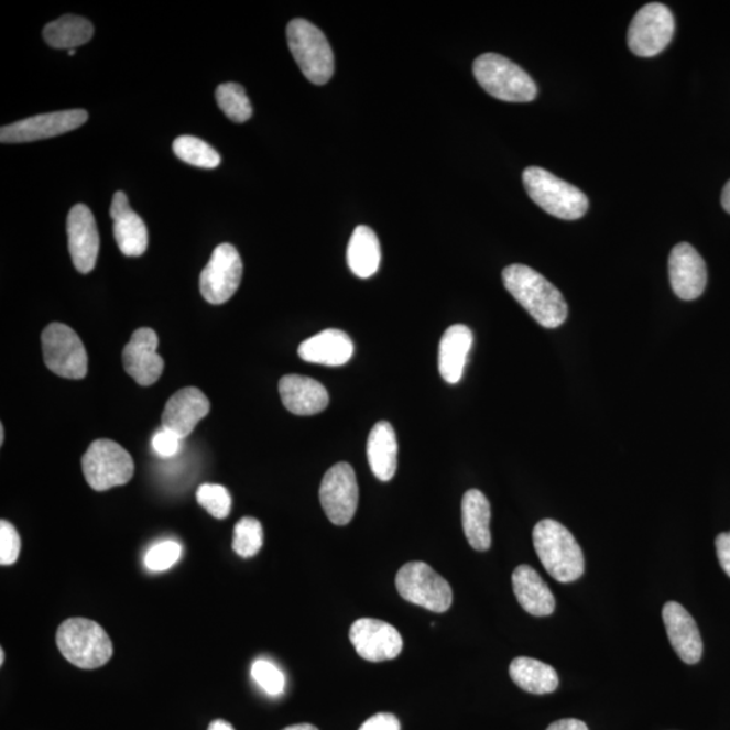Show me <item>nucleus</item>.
<instances>
[{
	"instance_id": "f257e3e1",
	"label": "nucleus",
	"mask_w": 730,
	"mask_h": 730,
	"mask_svg": "<svg viewBox=\"0 0 730 730\" xmlns=\"http://www.w3.org/2000/svg\"><path fill=\"white\" fill-rule=\"evenodd\" d=\"M504 287L543 328L556 329L568 317L567 302L560 291L537 271L512 264L502 272Z\"/></svg>"
},
{
	"instance_id": "f03ea898",
	"label": "nucleus",
	"mask_w": 730,
	"mask_h": 730,
	"mask_svg": "<svg viewBox=\"0 0 730 730\" xmlns=\"http://www.w3.org/2000/svg\"><path fill=\"white\" fill-rule=\"evenodd\" d=\"M533 545L544 568L560 584H571L584 575V551L560 522L540 521L533 530Z\"/></svg>"
},
{
	"instance_id": "7ed1b4c3",
	"label": "nucleus",
	"mask_w": 730,
	"mask_h": 730,
	"mask_svg": "<svg viewBox=\"0 0 730 730\" xmlns=\"http://www.w3.org/2000/svg\"><path fill=\"white\" fill-rule=\"evenodd\" d=\"M473 75L480 87L491 97L504 102H532L537 86L520 65L497 53H484L473 63Z\"/></svg>"
},
{
	"instance_id": "20e7f679",
	"label": "nucleus",
	"mask_w": 730,
	"mask_h": 730,
	"mask_svg": "<svg viewBox=\"0 0 730 730\" xmlns=\"http://www.w3.org/2000/svg\"><path fill=\"white\" fill-rule=\"evenodd\" d=\"M527 195L551 216L574 221L589 210V199L578 187L540 167H530L522 174Z\"/></svg>"
},
{
	"instance_id": "39448f33",
	"label": "nucleus",
	"mask_w": 730,
	"mask_h": 730,
	"mask_svg": "<svg viewBox=\"0 0 730 730\" xmlns=\"http://www.w3.org/2000/svg\"><path fill=\"white\" fill-rule=\"evenodd\" d=\"M56 640L63 656L83 669L105 666L115 651L105 629L87 619L64 621L58 627Z\"/></svg>"
},
{
	"instance_id": "423d86ee",
	"label": "nucleus",
	"mask_w": 730,
	"mask_h": 730,
	"mask_svg": "<svg viewBox=\"0 0 730 730\" xmlns=\"http://www.w3.org/2000/svg\"><path fill=\"white\" fill-rule=\"evenodd\" d=\"M287 43L296 64L313 85L324 86L335 74L334 51L312 22L295 18L287 26Z\"/></svg>"
},
{
	"instance_id": "0eeeda50",
	"label": "nucleus",
	"mask_w": 730,
	"mask_h": 730,
	"mask_svg": "<svg viewBox=\"0 0 730 730\" xmlns=\"http://www.w3.org/2000/svg\"><path fill=\"white\" fill-rule=\"evenodd\" d=\"M395 585L407 602L435 613H445L454 601L448 581L424 562L405 564L396 574Z\"/></svg>"
},
{
	"instance_id": "6e6552de",
	"label": "nucleus",
	"mask_w": 730,
	"mask_h": 730,
	"mask_svg": "<svg viewBox=\"0 0 730 730\" xmlns=\"http://www.w3.org/2000/svg\"><path fill=\"white\" fill-rule=\"evenodd\" d=\"M87 483L95 491L123 486L133 478L134 461L127 449L107 438L94 442L81 459Z\"/></svg>"
},
{
	"instance_id": "1a4fd4ad",
	"label": "nucleus",
	"mask_w": 730,
	"mask_h": 730,
	"mask_svg": "<svg viewBox=\"0 0 730 730\" xmlns=\"http://www.w3.org/2000/svg\"><path fill=\"white\" fill-rule=\"evenodd\" d=\"M45 366L65 379H83L87 375L88 358L80 337L64 324H51L43 331Z\"/></svg>"
},
{
	"instance_id": "9d476101",
	"label": "nucleus",
	"mask_w": 730,
	"mask_h": 730,
	"mask_svg": "<svg viewBox=\"0 0 730 730\" xmlns=\"http://www.w3.org/2000/svg\"><path fill=\"white\" fill-rule=\"evenodd\" d=\"M674 31V15L667 6L649 3L633 17L628 31V45L636 56H656L666 50Z\"/></svg>"
},
{
	"instance_id": "9b49d317",
	"label": "nucleus",
	"mask_w": 730,
	"mask_h": 730,
	"mask_svg": "<svg viewBox=\"0 0 730 730\" xmlns=\"http://www.w3.org/2000/svg\"><path fill=\"white\" fill-rule=\"evenodd\" d=\"M319 501L331 524L344 526L352 521L359 503V486L348 462H337L325 473L319 487Z\"/></svg>"
},
{
	"instance_id": "f8f14e48",
	"label": "nucleus",
	"mask_w": 730,
	"mask_h": 730,
	"mask_svg": "<svg viewBox=\"0 0 730 730\" xmlns=\"http://www.w3.org/2000/svg\"><path fill=\"white\" fill-rule=\"evenodd\" d=\"M242 261L230 243H221L211 254L199 279L200 294L211 305H222L239 290Z\"/></svg>"
},
{
	"instance_id": "ddd939ff",
	"label": "nucleus",
	"mask_w": 730,
	"mask_h": 730,
	"mask_svg": "<svg viewBox=\"0 0 730 730\" xmlns=\"http://www.w3.org/2000/svg\"><path fill=\"white\" fill-rule=\"evenodd\" d=\"M87 120L88 112L80 109L35 116L0 129V141L3 144H20V142L52 139L79 129Z\"/></svg>"
},
{
	"instance_id": "4468645a",
	"label": "nucleus",
	"mask_w": 730,
	"mask_h": 730,
	"mask_svg": "<svg viewBox=\"0 0 730 730\" xmlns=\"http://www.w3.org/2000/svg\"><path fill=\"white\" fill-rule=\"evenodd\" d=\"M349 639L358 655L368 662L393 661L403 649L401 633L388 622L373 619L353 622Z\"/></svg>"
},
{
	"instance_id": "2eb2a0df",
	"label": "nucleus",
	"mask_w": 730,
	"mask_h": 730,
	"mask_svg": "<svg viewBox=\"0 0 730 730\" xmlns=\"http://www.w3.org/2000/svg\"><path fill=\"white\" fill-rule=\"evenodd\" d=\"M68 249L75 269L90 274L99 254V231L94 214L86 205H76L67 218Z\"/></svg>"
},
{
	"instance_id": "dca6fc26",
	"label": "nucleus",
	"mask_w": 730,
	"mask_h": 730,
	"mask_svg": "<svg viewBox=\"0 0 730 730\" xmlns=\"http://www.w3.org/2000/svg\"><path fill=\"white\" fill-rule=\"evenodd\" d=\"M669 282L676 296L684 301H694L704 294L708 283V270L697 252L687 242H680L671 251L668 259Z\"/></svg>"
},
{
	"instance_id": "f3484780",
	"label": "nucleus",
	"mask_w": 730,
	"mask_h": 730,
	"mask_svg": "<svg viewBox=\"0 0 730 730\" xmlns=\"http://www.w3.org/2000/svg\"><path fill=\"white\" fill-rule=\"evenodd\" d=\"M159 337L150 328L134 331L124 347L122 361L124 371L140 385H152L162 377L164 360L157 353Z\"/></svg>"
},
{
	"instance_id": "a211bd4d",
	"label": "nucleus",
	"mask_w": 730,
	"mask_h": 730,
	"mask_svg": "<svg viewBox=\"0 0 730 730\" xmlns=\"http://www.w3.org/2000/svg\"><path fill=\"white\" fill-rule=\"evenodd\" d=\"M663 621L676 654L686 664H697L704 654V643L696 620L680 603L667 602L663 608Z\"/></svg>"
},
{
	"instance_id": "6ab92c4d",
	"label": "nucleus",
	"mask_w": 730,
	"mask_h": 730,
	"mask_svg": "<svg viewBox=\"0 0 730 730\" xmlns=\"http://www.w3.org/2000/svg\"><path fill=\"white\" fill-rule=\"evenodd\" d=\"M210 412V402L199 389L186 388L171 396L165 405L162 423L165 429L183 438L188 437L195 426Z\"/></svg>"
},
{
	"instance_id": "aec40b11",
	"label": "nucleus",
	"mask_w": 730,
	"mask_h": 730,
	"mask_svg": "<svg viewBox=\"0 0 730 730\" xmlns=\"http://www.w3.org/2000/svg\"><path fill=\"white\" fill-rule=\"evenodd\" d=\"M110 216L112 218V231L118 248L129 258H139L148 249V229L138 213L129 205L127 194L118 192L112 197Z\"/></svg>"
},
{
	"instance_id": "412c9836",
	"label": "nucleus",
	"mask_w": 730,
	"mask_h": 730,
	"mask_svg": "<svg viewBox=\"0 0 730 730\" xmlns=\"http://www.w3.org/2000/svg\"><path fill=\"white\" fill-rule=\"evenodd\" d=\"M284 407L295 415H314L329 405L328 390L316 379L304 375H286L279 382Z\"/></svg>"
},
{
	"instance_id": "4be33fe9",
	"label": "nucleus",
	"mask_w": 730,
	"mask_h": 730,
	"mask_svg": "<svg viewBox=\"0 0 730 730\" xmlns=\"http://www.w3.org/2000/svg\"><path fill=\"white\" fill-rule=\"evenodd\" d=\"M353 341L346 331L326 329L301 344L298 355L307 363L340 367L353 356Z\"/></svg>"
},
{
	"instance_id": "5701e85b",
	"label": "nucleus",
	"mask_w": 730,
	"mask_h": 730,
	"mask_svg": "<svg viewBox=\"0 0 730 730\" xmlns=\"http://www.w3.org/2000/svg\"><path fill=\"white\" fill-rule=\"evenodd\" d=\"M472 344V330L466 325L457 324L445 330L438 347V371L445 382L456 384L461 381Z\"/></svg>"
},
{
	"instance_id": "b1692460",
	"label": "nucleus",
	"mask_w": 730,
	"mask_h": 730,
	"mask_svg": "<svg viewBox=\"0 0 730 730\" xmlns=\"http://www.w3.org/2000/svg\"><path fill=\"white\" fill-rule=\"evenodd\" d=\"M513 590L522 609L534 617H547L554 613L556 602L554 593L536 569L520 566L513 573Z\"/></svg>"
},
{
	"instance_id": "393cba45",
	"label": "nucleus",
	"mask_w": 730,
	"mask_h": 730,
	"mask_svg": "<svg viewBox=\"0 0 730 730\" xmlns=\"http://www.w3.org/2000/svg\"><path fill=\"white\" fill-rule=\"evenodd\" d=\"M368 465L382 482L394 478L397 467V442L393 425L381 421L372 427L367 443Z\"/></svg>"
},
{
	"instance_id": "a878e982",
	"label": "nucleus",
	"mask_w": 730,
	"mask_h": 730,
	"mask_svg": "<svg viewBox=\"0 0 730 730\" xmlns=\"http://www.w3.org/2000/svg\"><path fill=\"white\" fill-rule=\"evenodd\" d=\"M462 530L473 549L483 552L491 547V506L482 491L468 490L461 502Z\"/></svg>"
},
{
	"instance_id": "bb28decb",
	"label": "nucleus",
	"mask_w": 730,
	"mask_h": 730,
	"mask_svg": "<svg viewBox=\"0 0 730 730\" xmlns=\"http://www.w3.org/2000/svg\"><path fill=\"white\" fill-rule=\"evenodd\" d=\"M382 252L375 231L360 225L353 230L348 243L347 260L350 271L361 279L377 274L381 265Z\"/></svg>"
},
{
	"instance_id": "cd10ccee",
	"label": "nucleus",
	"mask_w": 730,
	"mask_h": 730,
	"mask_svg": "<svg viewBox=\"0 0 730 730\" xmlns=\"http://www.w3.org/2000/svg\"><path fill=\"white\" fill-rule=\"evenodd\" d=\"M510 678L522 690L531 694L554 693L559 687V675L549 664L532 657H515L509 668Z\"/></svg>"
},
{
	"instance_id": "c85d7f7f",
	"label": "nucleus",
	"mask_w": 730,
	"mask_h": 730,
	"mask_svg": "<svg viewBox=\"0 0 730 730\" xmlns=\"http://www.w3.org/2000/svg\"><path fill=\"white\" fill-rule=\"evenodd\" d=\"M43 34L47 45L56 47V50L69 51L90 43L94 35V26L86 18L64 15L56 21L47 23Z\"/></svg>"
},
{
	"instance_id": "c756f323",
	"label": "nucleus",
	"mask_w": 730,
	"mask_h": 730,
	"mask_svg": "<svg viewBox=\"0 0 730 730\" xmlns=\"http://www.w3.org/2000/svg\"><path fill=\"white\" fill-rule=\"evenodd\" d=\"M175 156L194 167L214 170L221 164V156L210 144L193 135H181L172 145Z\"/></svg>"
},
{
	"instance_id": "7c9ffc66",
	"label": "nucleus",
	"mask_w": 730,
	"mask_h": 730,
	"mask_svg": "<svg viewBox=\"0 0 730 730\" xmlns=\"http://www.w3.org/2000/svg\"><path fill=\"white\" fill-rule=\"evenodd\" d=\"M216 99L219 109L230 121L243 123L251 120L253 109L246 90L237 83H225L218 86Z\"/></svg>"
},
{
	"instance_id": "2f4dec72",
	"label": "nucleus",
	"mask_w": 730,
	"mask_h": 730,
	"mask_svg": "<svg viewBox=\"0 0 730 730\" xmlns=\"http://www.w3.org/2000/svg\"><path fill=\"white\" fill-rule=\"evenodd\" d=\"M264 543L263 526L260 521L243 517L235 526L233 549L237 555L249 559L257 556Z\"/></svg>"
},
{
	"instance_id": "473e14b6",
	"label": "nucleus",
	"mask_w": 730,
	"mask_h": 730,
	"mask_svg": "<svg viewBox=\"0 0 730 730\" xmlns=\"http://www.w3.org/2000/svg\"><path fill=\"white\" fill-rule=\"evenodd\" d=\"M197 500L214 519H227L231 510V497L224 486L201 484L197 491Z\"/></svg>"
},
{
	"instance_id": "72a5a7b5",
	"label": "nucleus",
	"mask_w": 730,
	"mask_h": 730,
	"mask_svg": "<svg viewBox=\"0 0 730 730\" xmlns=\"http://www.w3.org/2000/svg\"><path fill=\"white\" fill-rule=\"evenodd\" d=\"M252 678L272 697L281 696L284 688H286V678H284L282 671L269 661L253 663Z\"/></svg>"
},
{
	"instance_id": "f704fd0d",
	"label": "nucleus",
	"mask_w": 730,
	"mask_h": 730,
	"mask_svg": "<svg viewBox=\"0 0 730 730\" xmlns=\"http://www.w3.org/2000/svg\"><path fill=\"white\" fill-rule=\"evenodd\" d=\"M182 547L176 542H163L148 551L145 555V567L152 573L167 571L181 559Z\"/></svg>"
},
{
	"instance_id": "c9c22d12",
	"label": "nucleus",
	"mask_w": 730,
	"mask_h": 730,
	"mask_svg": "<svg viewBox=\"0 0 730 730\" xmlns=\"http://www.w3.org/2000/svg\"><path fill=\"white\" fill-rule=\"evenodd\" d=\"M21 552V538L15 527L10 522H0V563L2 566H11L18 560Z\"/></svg>"
},
{
	"instance_id": "e433bc0d",
	"label": "nucleus",
	"mask_w": 730,
	"mask_h": 730,
	"mask_svg": "<svg viewBox=\"0 0 730 730\" xmlns=\"http://www.w3.org/2000/svg\"><path fill=\"white\" fill-rule=\"evenodd\" d=\"M181 442L182 438L175 435L174 432L162 427V429L156 432V435L153 436L152 444L159 456L172 457L181 449Z\"/></svg>"
},
{
	"instance_id": "4c0bfd02",
	"label": "nucleus",
	"mask_w": 730,
	"mask_h": 730,
	"mask_svg": "<svg viewBox=\"0 0 730 730\" xmlns=\"http://www.w3.org/2000/svg\"><path fill=\"white\" fill-rule=\"evenodd\" d=\"M359 730H401V723L394 715L379 713L367 720Z\"/></svg>"
},
{
	"instance_id": "58836bf2",
	"label": "nucleus",
	"mask_w": 730,
	"mask_h": 730,
	"mask_svg": "<svg viewBox=\"0 0 730 730\" xmlns=\"http://www.w3.org/2000/svg\"><path fill=\"white\" fill-rule=\"evenodd\" d=\"M716 549L718 562H720L723 573L730 578V532L718 534Z\"/></svg>"
},
{
	"instance_id": "ea45409f",
	"label": "nucleus",
	"mask_w": 730,
	"mask_h": 730,
	"mask_svg": "<svg viewBox=\"0 0 730 730\" xmlns=\"http://www.w3.org/2000/svg\"><path fill=\"white\" fill-rule=\"evenodd\" d=\"M547 730H589V728L585 722L575 720V718H566V720L551 723Z\"/></svg>"
},
{
	"instance_id": "a19ab883",
	"label": "nucleus",
	"mask_w": 730,
	"mask_h": 730,
	"mask_svg": "<svg viewBox=\"0 0 730 730\" xmlns=\"http://www.w3.org/2000/svg\"><path fill=\"white\" fill-rule=\"evenodd\" d=\"M721 204L723 209L730 214V181L726 184V187L722 189Z\"/></svg>"
},
{
	"instance_id": "79ce46f5",
	"label": "nucleus",
	"mask_w": 730,
	"mask_h": 730,
	"mask_svg": "<svg viewBox=\"0 0 730 730\" xmlns=\"http://www.w3.org/2000/svg\"><path fill=\"white\" fill-rule=\"evenodd\" d=\"M209 730H235V728L227 721L216 720L210 723Z\"/></svg>"
},
{
	"instance_id": "37998d69",
	"label": "nucleus",
	"mask_w": 730,
	"mask_h": 730,
	"mask_svg": "<svg viewBox=\"0 0 730 730\" xmlns=\"http://www.w3.org/2000/svg\"><path fill=\"white\" fill-rule=\"evenodd\" d=\"M283 730H318V729L312 726V723H296V726H291Z\"/></svg>"
},
{
	"instance_id": "c03bdc74",
	"label": "nucleus",
	"mask_w": 730,
	"mask_h": 730,
	"mask_svg": "<svg viewBox=\"0 0 730 730\" xmlns=\"http://www.w3.org/2000/svg\"><path fill=\"white\" fill-rule=\"evenodd\" d=\"M4 443V427L0 425V444Z\"/></svg>"
},
{
	"instance_id": "a18cd8bd",
	"label": "nucleus",
	"mask_w": 730,
	"mask_h": 730,
	"mask_svg": "<svg viewBox=\"0 0 730 730\" xmlns=\"http://www.w3.org/2000/svg\"><path fill=\"white\" fill-rule=\"evenodd\" d=\"M0 654H2V655H0V663L3 664V662H4V652H3V650H2V652H0Z\"/></svg>"
},
{
	"instance_id": "49530a36",
	"label": "nucleus",
	"mask_w": 730,
	"mask_h": 730,
	"mask_svg": "<svg viewBox=\"0 0 730 730\" xmlns=\"http://www.w3.org/2000/svg\"><path fill=\"white\" fill-rule=\"evenodd\" d=\"M68 55L69 56H75L76 55V50H69Z\"/></svg>"
}]
</instances>
